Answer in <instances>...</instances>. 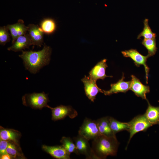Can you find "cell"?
I'll list each match as a JSON object with an SVG mask.
<instances>
[{"mask_svg": "<svg viewBox=\"0 0 159 159\" xmlns=\"http://www.w3.org/2000/svg\"><path fill=\"white\" fill-rule=\"evenodd\" d=\"M52 49L44 44L43 49L38 51H22L19 56L23 60L25 69L35 74L43 67L48 65L50 60Z\"/></svg>", "mask_w": 159, "mask_h": 159, "instance_id": "1", "label": "cell"}, {"mask_svg": "<svg viewBox=\"0 0 159 159\" xmlns=\"http://www.w3.org/2000/svg\"><path fill=\"white\" fill-rule=\"evenodd\" d=\"M116 136L100 134L93 140L92 148L97 159H105L108 156H115L119 145Z\"/></svg>", "mask_w": 159, "mask_h": 159, "instance_id": "2", "label": "cell"}, {"mask_svg": "<svg viewBox=\"0 0 159 159\" xmlns=\"http://www.w3.org/2000/svg\"><path fill=\"white\" fill-rule=\"evenodd\" d=\"M22 104L32 108L42 109L49 106L47 103L49 101L48 94L44 92L41 93L34 92L25 94L22 97Z\"/></svg>", "mask_w": 159, "mask_h": 159, "instance_id": "3", "label": "cell"}, {"mask_svg": "<svg viewBox=\"0 0 159 159\" xmlns=\"http://www.w3.org/2000/svg\"><path fill=\"white\" fill-rule=\"evenodd\" d=\"M127 123L129 126L128 131L130 133L128 144L135 134L141 131H145L149 127L153 126L148 120L144 114L135 117Z\"/></svg>", "mask_w": 159, "mask_h": 159, "instance_id": "4", "label": "cell"}, {"mask_svg": "<svg viewBox=\"0 0 159 159\" xmlns=\"http://www.w3.org/2000/svg\"><path fill=\"white\" fill-rule=\"evenodd\" d=\"M78 133L88 140L94 139L100 134L96 121L87 118L84 120Z\"/></svg>", "mask_w": 159, "mask_h": 159, "instance_id": "5", "label": "cell"}, {"mask_svg": "<svg viewBox=\"0 0 159 159\" xmlns=\"http://www.w3.org/2000/svg\"><path fill=\"white\" fill-rule=\"evenodd\" d=\"M121 53L124 57L130 58L134 62L135 65L139 67L140 65L144 66L146 74V82L148 83L149 68L146 64L147 59L149 57L147 55L144 56L140 54L136 49H131L122 51Z\"/></svg>", "mask_w": 159, "mask_h": 159, "instance_id": "6", "label": "cell"}, {"mask_svg": "<svg viewBox=\"0 0 159 159\" xmlns=\"http://www.w3.org/2000/svg\"><path fill=\"white\" fill-rule=\"evenodd\" d=\"M47 107L51 110L52 119L54 121L63 119L67 116L71 118H74L78 114L77 111L70 106L61 105L52 108L49 105Z\"/></svg>", "mask_w": 159, "mask_h": 159, "instance_id": "7", "label": "cell"}, {"mask_svg": "<svg viewBox=\"0 0 159 159\" xmlns=\"http://www.w3.org/2000/svg\"><path fill=\"white\" fill-rule=\"evenodd\" d=\"M73 140L78 154L85 155L87 159H97L88 140L79 135Z\"/></svg>", "mask_w": 159, "mask_h": 159, "instance_id": "8", "label": "cell"}, {"mask_svg": "<svg viewBox=\"0 0 159 159\" xmlns=\"http://www.w3.org/2000/svg\"><path fill=\"white\" fill-rule=\"evenodd\" d=\"M84 85L85 94L91 101L94 102L99 92L103 93V91L97 85L96 82L85 75L81 80Z\"/></svg>", "mask_w": 159, "mask_h": 159, "instance_id": "9", "label": "cell"}, {"mask_svg": "<svg viewBox=\"0 0 159 159\" xmlns=\"http://www.w3.org/2000/svg\"><path fill=\"white\" fill-rule=\"evenodd\" d=\"M107 60L104 59L98 62L90 71L88 76L96 82L99 79L104 80L107 77H112V76H107L105 74L106 69L108 67Z\"/></svg>", "mask_w": 159, "mask_h": 159, "instance_id": "10", "label": "cell"}, {"mask_svg": "<svg viewBox=\"0 0 159 159\" xmlns=\"http://www.w3.org/2000/svg\"><path fill=\"white\" fill-rule=\"evenodd\" d=\"M131 77L130 90L137 96L147 100L146 95L150 91L149 87L143 84L139 79L135 76L132 75Z\"/></svg>", "mask_w": 159, "mask_h": 159, "instance_id": "11", "label": "cell"}, {"mask_svg": "<svg viewBox=\"0 0 159 159\" xmlns=\"http://www.w3.org/2000/svg\"><path fill=\"white\" fill-rule=\"evenodd\" d=\"M43 150L53 157L58 159H69L70 154L62 145L48 146L43 145Z\"/></svg>", "mask_w": 159, "mask_h": 159, "instance_id": "12", "label": "cell"}, {"mask_svg": "<svg viewBox=\"0 0 159 159\" xmlns=\"http://www.w3.org/2000/svg\"><path fill=\"white\" fill-rule=\"evenodd\" d=\"M28 32L32 45L41 47L43 42L44 32L37 25L30 24L28 26Z\"/></svg>", "mask_w": 159, "mask_h": 159, "instance_id": "13", "label": "cell"}, {"mask_svg": "<svg viewBox=\"0 0 159 159\" xmlns=\"http://www.w3.org/2000/svg\"><path fill=\"white\" fill-rule=\"evenodd\" d=\"M125 77L123 74L122 78L116 83L111 84V88L108 90H103V93L105 95H110L119 92L125 93L130 90L131 81H125Z\"/></svg>", "mask_w": 159, "mask_h": 159, "instance_id": "14", "label": "cell"}, {"mask_svg": "<svg viewBox=\"0 0 159 159\" xmlns=\"http://www.w3.org/2000/svg\"><path fill=\"white\" fill-rule=\"evenodd\" d=\"M31 45H32V44L31 39L29 34H26L18 37L7 49L15 52L22 51L26 48H29Z\"/></svg>", "mask_w": 159, "mask_h": 159, "instance_id": "15", "label": "cell"}, {"mask_svg": "<svg viewBox=\"0 0 159 159\" xmlns=\"http://www.w3.org/2000/svg\"><path fill=\"white\" fill-rule=\"evenodd\" d=\"M7 26L11 33L12 44L18 37L25 34L28 31V26L24 25L23 21L21 19L19 20L15 24L8 25Z\"/></svg>", "mask_w": 159, "mask_h": 159, "instance_id": "16", "label": "cell"}, {"mask_svg": "<svg viewBox=\"0 0 159 159\" xmlns=\"http://www.w3.org/2000/svg\"><path fill=\"white\" fill-rule=\"evenodd\" d=\"M0 130V140L12 142L20 145L19 140L21 134L19 132L13 129L5 128L1 126Z\"/></svg>", "mask_w": 159, "mask_h": 159, "instance_id": "17", "label": "cell"}, {"mask_svg": "<svg viewBox=\"0 0 159 159\" xmlns=\"http://www.w3.org/2000/svg\"><path fill=\"white\" fill-rule=\"evenodd\" d=\"M148 103V107L144 114L146 118L152 125H159V106L154 107L152 106L149 101L147 100Z\"/></svg>", "mask_w": 159, "mask_h": 159, "instance_id": "18", "label": "cell"}, {"mask_svg": "<svg viewBox=\"0 0 159 159\" xmlns=\"http://www.w3.org/2000/svg\"><path fill=\"white\" fill-rule=\"evenodd\" d=\"M109 117H103L96 120V122L100 134L109 136H115L110 127Z\"/></svg>", "mask_w": 159, "mask_h": 159, "instance_id": "19", "label": "cell"}, {"mask_svg": "<svg viewBox=\"0 0 159 159\" xmlns=\"http://www.w3.org/2000/svg\"><path fill=\"white\" fill-rule=\"evenodd\" d=\"M57 24L54 20L52 18H47L42 20L40 24V28L44 33L50 34L56 30Z\"/></svg>", "mask_w": 159, "mask_h": 159, "instance_id": "20", "label": "cell"}, {"mask_svg": "<svg viewBox=\"0 0 159 159\" xmlns=\"http://www.w3.org/2000/svg\"><path fill=\"white\" fill-rule=\"evenodd\" d=\"M6 151L7 153L13 158L24 159L25 158L22 152L20 146L12 142L9 141Z\"/></svg>", "mask_w": 159, "mask_h": 159, "instance_id": "21", "label": "cell"}, {"mask_svg": "<svg viewBox=\"0 0 159 159\" xmlns=\"http://www.w3.org/2000/svg\"><path fill=\"white\" fill-rule=\"evenodd\" d=\"M110 124V128L114 133L124 130L128 131L129 126L127 122H120L112 117H109Z\"/></svg>", "mask_w": 159, "mask_h": 159, "instance_id": "22", "label": "cell"}, {"mask_svg": "<svg viewBox=\"0 0 159 159\" xmlns=\"http://www.w3.org/2000/svg\"><path fill=\"white\" fill-rule=\"evenodd\" d=\"M144 27L143 31L138 35L137 39H140L143 37L146 39H155L156 36V34L153 33L148 24V19H145L143 21Z\"/></svg>", "mask_w": 159, "mask_h": 159, "instance_id": "23", "label": "cell"}, {"mask_svg": "<svg viewBox=\"0 0 159 159\" xmlns=\"http://www.w3.org/2000/svg\"><path fill=\"white\" fill-rule=\"evenodd\" d=\"M142 44L147 49L148 55L149 57L153 56L157 51L156 39H146L144 38L142 42Z\"/></svg>", "mask_w": 159, "mask_h": 159, "instance_id": "24", "label": "cell"}, {"mask_svg": "<svg viewBox=\"0 0 159 159\" xmlns=\"http://www.w3.org/2000/svg\"><path fill=\"white\" fill-rule=\"evenodd\" d=\"M60 143L64 148L70 153H74L79 154L74 141L70 138L62 137Z\"/></svg>", "mask_w": 159, "mask_h": 159, "instance_id": "25", "label": "cell"}, {"mask_svg": "<svg viewBox=\"0 0 159 159\" xmlns=\"http://www.w3.org/2000/svg\"><path fill=\"white\" fill-rule=\"evenodd\" d=\"M9 30L7 26L0 27V44L4 45L10 40Z\"/></svg>", "mask_w": 159, "mask_h": 159, "instance_id": "26", "label": "cell"}, {"mask_svg": "<svg viewBox=\"0 0 159 159\" xmlns=\"http://www.w3.org/2000/svg\"><path fill=\"white\" fill-rule=\"evenodd\" d=\"M9 141L0 140V155H1L5 154H8L6 152V149Z\"/></svg>", "mask_w": 159, "mask_h": 159, "instance_id": "27", "label": "cell"}, {"mask_svg": "<svg viewBox=\"0 0 159 159\" xmlns=\"http://www.w3.org/2000/svg\"><path fill=\"white\" fill-rule=\"evenodd\" d=\"M13 158L9 154H5L0 155V159H10Z\"/></svg>", "mask_w": 159, "mask_h": 159, "instance_id": "28", "label": "cell"}]
</instances>
